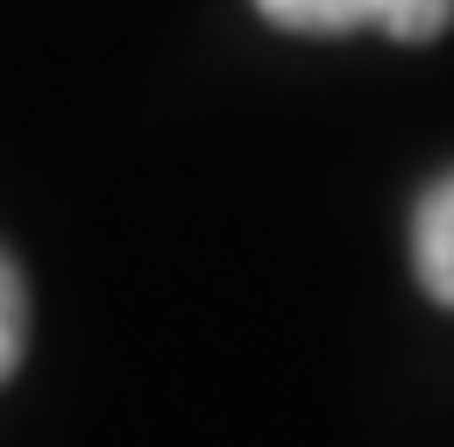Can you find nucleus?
Instances as JSON below:
<instances>
[{
	"instance_id": "f257e3e1",
	"label": "nucleus",
	"mask_w": 454,
	"mask_h": 447,
	"mask_svg": "<svg viewBox=\"0 0 454 447\" xmlns=\"http://www.w3.org/2000/svg\"><path fill=\"white\" fill-rule=\"evenodd\" d=\"M411 270L426 284V298L454 305V170L419 199L411 213Z\"/></svg>"
},
{
	"instance_id": "f03ea898",
	"label": "nucleus",
	"mask_w": 454,
	"mask_h": 447,
	"mask_svg": "<svg viewBox=\"0 0 454 447\" xmlns=\"http://www.w3.org/2000/svg\"><path fill=\"white\" fill-rule=\"evenodd\" d=\"M277 28H298V35H355V28H376L369 21V0H255Z\"/></svg>"
},
{
	"instance_id": "7ed1b4c3",
	"label": "nucleus",
	"mask_w": 454,
	"mask_h": 447,
	"mask_svg": "<svg viewBox=\"0 0 454 447\" xmlns=\"http://www.w3.org/2000/svg\"><path fill=\"white\" fill-rule=\"evenodd\" d=\"M369 21L397 43H433L454 21V0H369Z\"/></svg>"
},
{
	"instance_id": "20e7f679",
	"label": "nucleus",
	"mask_w": 454,
	"mask_h": 447,
	"mask_svg": "<svg viewBox=\"0 0 454 447\" xmlns=\"http://www.w3.org/2000/svg\"><path fill=\"white\" fill-rule=\"evenodd\" d=\"M21 348H28V291H21V270L0 255V383L14 376Z\"/></svg>"
}]
</instances>
